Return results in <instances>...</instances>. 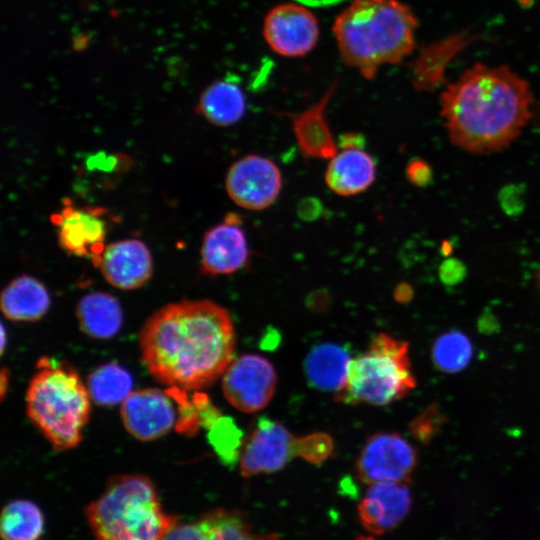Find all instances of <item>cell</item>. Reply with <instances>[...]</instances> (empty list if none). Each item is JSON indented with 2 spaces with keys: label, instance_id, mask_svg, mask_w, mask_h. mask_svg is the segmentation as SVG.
Instances as JSON below:
<instances>
[{
  "label": "cell",
  "instance_id": "obj_3",
  "mask_svg": "<svg viewBox=\"0 0 540 540\" xmlns=\"http://www.w3.org/2000/svg\"><path fill=\"white\" fill-rule=\"evenodd\" d=\"M417 25L411 8L399 0H354L336 17L333 33L345 64L372 79L381 66L412 53Z\"/></svg>",
  "mask_w": 540,
  "mask_h": 540
},
{
  "label": "cell",
  "instance_id": "obj_11",
  "mask_svg": "<svg viewBox=\"0 0 540 540\" xmlns=\"http://www.w3.org/2000/svg\"><path fill=\"white\" fill-rule=\"evenodd\" d=\"M319 24L307 8L283 3L273 7L265 16L263 35L269 47L284 57L308 54L319 39Z\"/></svg>",
  "mask_w": 540,
  "mask_h": 540
},
{
  "label": "cell",
  "instance_id": "obj_39",
  "mask_svg": "<svg viewBox=\"0 0 540 540\" xmlns=\"http://www.w3.org/2000/svg\"><path fill=\"white\" fill-rule=\"evenodd\" d=\"M5 327L2 325V348H1V352L3 353L4 352V348H5V339H6V335H5Z\"/></svg>",
  "mask_w": 540,
  "mask_h": 540
},
{
  "label": "cell",
  "instance_id": "obj_16",
  "mask_svg": "<svg viewBox=\"0 0 540 540\" xmlns=\"http://www.w3.org/2000/svg\"><path fill=\"white\" fill-rule=\"evenodd\" d=\"M101 208L65 207L52 220L58 227V241L63 250L79 257L99 258L104 250L107 224Z\"/></svg>",
  "mask_w": 540,
  "mask_h": 540
},
{
  "label": "cell",
  "instance_id": "obj_27",
  "mask_svg": "<svg viewBox=\"0 0 540 540\" xmlns=\"http://www.w3.org/2000/svg\"><path fill=\"white\" fill-rule=\"evenodd\" d=\"M208 441L225 465L235 464L243 448V434L232 418L221 416L208 429Z\"/></svg>",
  "mask_w": 540,
  "mask_h": 540
},
{
  "label": "cell",
  "instance_id": "obj_35",
  "mask_svg": "<svg viewBox=\"0 0 540 540\" xmlns=\"http://www.w3.org/2000/svg\"><path fill=\"white\" fill-rule=\"evenodd\" d=\"M338 145L342 150L364 149L365 138L360 133L348 132L339 136Z\"/></svg>",
  "mask_w": 540,
  "mask_h": 540
},
{
  "label": "cell",
  "instance_id": "obj_7",
  "mask_svg": "<svg viewBox=\"0 0 540 540\" xmlns=\"http://www.w3.org/2000/svg\"><path fill=\"white\" fill-rule=\"evenodd\" d=\"M230 199L238 206L252 211L270 207L280 195L282 174L269 158L249 154L236 160L225 178Z\"/></svg>",
  "mask_w": 540,
  "mask_h": 540
},
{
  "label": "cell",
  "instance_id": "obj_8",
  "mask_svg": "<svg viewBox=\"0 0 540 540\" xmlns=\"http://www.w3.org/2000/svg\"><path fill=\"white\" fill-rule=\"evenodd\" d=\"M417 465V452L397 433L382 432L370 436L357 459L359 479L367 484L381 481L408 483Z\"/></svg>",
  "mask_w": 540,
  "mask_h": 540
},
{
  "label": "cell",
  "instance_id": "obj_38",
  "mask_svg": "<svg viewBox=\"0 0 540 540\" xmlns=\"http://www.w3.org/2000/svg\"><path fill=\"white\" fill-rule=\"evenodd\" d=\"M355 540H379L375 537V535H367V536H363V535H360L358 536Z\"/></svg>",
  "mask_w": 540,
  "mask_h": 540
},
{
  "label": "cell",
  "instance_id": "obj_25",
  "mask_svg": "<svg viewBox=\"0 0 540 540\" xmlns=\"http://www.w3.org/2000/svg\"><path fill=\"white\" fill-rule=\"evenodd\" d=\"M130 373L116 363H106L94 369L87 377L91 398L99 405H114L132 392Z\"/></svg>",
  "mask_w": 540,
  "mask_h": 540
},
{
  "label": "cell",
  "instance_id": "obj_34",
  "mask_svg": "<svg viewBox=\"0 0 540 540\" xmlns=\"http://www.w3.org/2000/svg\"><path fill=\"white\" fill-rule=\"evenodd\" d=\"M440 275L443 281L455 283L464 275V266L458 260L448 259L442 263Z\"/></svg>",
  "mask_w": 540,
  "mask_h": 540
},
{
  "label": "cell",
  "instance_id": "obj_15",
  "mask_svg": "<svg viewBox=\"0 0 540 540\" xmlns=\"http://www.w3.org/2000/svg\"><path fill=\"white\" fill-rule=\"evenodd\" d=\"M95 263L106 281L122 290L143 286L153 272L151 253L146 244L138 239L107 244Z\"/></svg>",
  "mask_w": 540,
  "mask_h": 540
},
{
  "label": "cell",
  "instance_id": "obj_24",
  "mask_svg": "<svg viewBox=\"0 0 540 540\" xmlns=\"http://www.w3.org/2000/svg\"><path fill=\"white\" fill-rule=\"evenodd\" d=\"M43 529V513L32 501L14 500L4 506L0 520L3 540H37Z\"/></svg>",
  "mask_w": 540,
  "mask_h": 540
},
{
  "label": "cell",
  "instance_id": "obj_13",
  "mask_svg": "<svg viewBox=\"0 0 540 540\" xmlns=\"http://www.w3.org/2000/svg\"><path fill=\"white\" fill-rule=\"evenodd\" d=\"M172 397L157 388L132 391L121 402L120 414L126 430L136 439L151 441L170 431L175 422Z\"/></svg>",
  "mask_w": 540,
  "mask_h": 540
},
{
  "label": "cell",
  "instance_id": "obj_6",
  "mask_svg": "<svg viewBox=\"0 0 540 540\" xmlns=\"http://www.w3.org/2000/svg\"><path fill=\"white\" fill-rule=\"evenodd\" d=\"M415 387L409 344L379 333L366 352L350 360L345 384L335 398L346 404L383 406L402 399Z\"/></svg>",
  "mask_w": 540,
  "mask_h": 540
},
{
  "label": "cell",
  "instance_id": "obj_19",
  "mask_svg": "<svg viewBox=\"0 0 540 540\" xmlns=\"http://www.w3.org/2000/svg\"><path fill=\"white\" fill-rule=\"evenodd\" d=\"M376 170L374 158L364 149L341 150L330 159L325 182L337 195L354 196L373 184Z\"/></svg>",
  "mask_w": 540,
  "mask_h": 540
},
{
  "label": "cell",
  "instance_id": "obj_30",
  "mask_svg": "<svg viewBox=\"0 0 540 540\" xmlns=\"http://www.w3.org/2000/svg\"><path fill=\"white\" fill-rule=\"evenodd\" d=\"M440 414L436 408H428L410 424L413 435L421 442L428 441L438 430Z\"/></svg>",
  "mask_w": 540,
  "mask_h": 540
},
{
  "label": "cell",
  "instance_id": "obj_9",
  "mask_svg": "<svg viewBox=\"0 0 540 540\" xmlns=\"http://www.w3.org/2000/svg\"><path fill=\"white\" fill-rule=\"evenodd\" d=\"M276 373L264 357L244 354L233 359L222 375V390L236 409L252 413L264 408L273 397Z\"/></svg>",
  "mask_w": 540,
  "mask_h": 540
},
{
  "label": "cell",
  "instance_id": "obj_5",
  "mask_svg": "<svg viewBox=\"0 0 540 540\" xmlns=\"http://www.w3.org/2000/svg\"><path fill=\"white\" fill-rule=\"evenodd\" d=\"M91 395L78 374L64 362H38L26 392V411L57 451L76 447L91 413Z\"/></svg>",
  "mask_w": 540,
  "mask_h": 540
},
{
  "label": "cell",
  "instance_id": "obj_40",
  "mask_svg": "<svg viewBox=\"0 0 540 540\" xmlns=\"http://www.w3.org/2000/svg\"><path fill=\"white\" fill-rule=\"evenodd\" d=\"M538 278H539V283H540V271H539V275H538Z\"/></svg>",
  "mask_w": 540,
  "mask_h": 540
},
{
  "label": "cell",
  "instance_id": "obj_12",
  "mask_svg": "<svg viewBox=\"0 0 540 540\" xmlns=\"http://www.w3.org/2000/svg\"><path fill=\"white\" fill-rule=\"evenodd\" d=\"M201 271L209 276L230 275L246 267L251 251L239 215L229 213L204 235Z\"/></svg>",
  "mask_w": 540,
  "mask_h": 540
},
{
  "label": "cell",
  "instance_id": "obj_32",
  "mask_svg": "<svg viewBox=\"0 0 540 540\" xmlns=\"http://www.w3.org/2000/svg\"><path fill=\"white\" fill-rule=\"evenodd\" d=\"M193 401L198 410L201 427L208 429L219 417V410L214 407L208 396L203 393H195L193 396Z\"/></svg>",
  "mask_w": 540,
  "mask_h": 540
},
{
  "label": "cell",
  "instance_id": "obj_31",
  "mask_svg": "<svg viewBox=\"0 0 540 540\" xmlns=\"http://www.w3.org/2000/svg\"><path fill=\"white\" fill-rule=\"evenodd\" d=\"M405 173L408 181L415 186H426L432 180V169L422 159L410 160L406 166Z\"/></svg>",
  "mask_w": 540,
  "mask_h": 540
},
{
  "label": "cell",
  "instance_id": "obj_14",
  "mask_svg": "<svg viewBox=\"0 0 540 540\" xmlns=\"http://www.w3.org/2000/svg\"><path fill=\"white\" fill-rule=\"evenodd\" d=\"M412 494L408 483L381 481L369 485L358 504L361 525L372 535L396 528L409 514Z\"/></svg>",
  "mask_w": 540,
  "mask_h": 540
},
{
  "label": "cell",
  "instance_id": "obj_2",
  "mask_svg": "<svg viewBox=\"0 0 540 540\" xmlns=\"http://www.w3.org/2000/svg\"><path fill=\"white\" fill-rule=\"evenodd\" d=\"M529 83L509 67L477 63L440 96V115L450 141L470 153L508 147L532 116Z\"/></svg>",
  "mask_w": 540,
  "mask_h": 540
},
{
  "label": "cell",
  "instance_id": "obj_21",
  "mask_svg": "<svg viewBox=\"0 0 540 540\" xmlns=\"http://www.w3.org/2000/svg\"><path fill=\"white\" fill-rule=\"evenodd\" d=\"M195 110L211 124L228 127L245 115V95L236 82L218 80L201 93Z\"/></svg>",
  "mask_w": 540,
  "mask_h": 540
},
{
  "label": "cell",
  "instance_id": "obj_29",
  "mask_svg": "<svg viewBox=\"0 0 540 540\" xmlns=\"http://www.w3.org/2000/svg\"><path fill=\"white\" fill-rule=\"evenodd\" d=\"M332 451V441L324 433H314L301 438L300 456L313 464L322 463Z\"/></svg>",
  "mask_w": 540,
  "mask_h": 540
},
{
  "label": "cell",
  "instance_id": "obj_4",
  "mask_svg": "<svg viewBox=\"0 0 540 540\" xmlns=\"http://www.w3.org/2000/svg\"><path fill=\"white\" fill-rule=\"evenodd\" d=\"M85 513L95 540H163L179 522L163 510L152 481L140 474L112 478Z\"/></svg>",
  "mask_w": 540,
  "mask_h": 540
},
{
  "label": "cell",
  "instance_id": "obj_22",
  "mask_svg": "<svg viewBox=\"0 0 540 540\" xmlns=\"http://www.w3.org/2000/svg\"><path fill=\"white\" fill-rule=\"evenodd\" d=\"M80 329L96 339H108L118 333L123 313L118 300L105 292H92L83 296L76 308Z\"/></svg>",
  "mask_w": 540,
  "mask_h": 540
},
{
  "label": "cell",
  "instance_id": "obj_20",
  "mask_svg": "<svg viewBox=\"0 0 540 540\" xmlns=\"http://www.w3.org/2000/svg\"><path fill=\"white\" fill-rule=\"evenodd\" d=\"M0 304L4 316L11 321H36L47 313L50 295L42 282L24 274L3 289Z\"/></svg>",
  "mask_w": 540,
  "mask_h": 540
},
{
  "label": "cell",
  "instance_id": "obj_10",
  "mask_svg": "<svg viewBox=\"0 0 540 540\" xmlns=\"http://www.w3.org/2000/svg\"><path fill=\"white\" fill-rule=\"evenodd\" d=\"M301 438L282 424L267 417L257 419L244 442L240 471L244 477L272 473L282 469L293 457L300 456Z\"/></svg>",
  "mask_w": 540,
  "mask_h": 540
},
{
  "label": "cell",
  "instance_id": "obj_28",
  "mask_svg": "<svg viewBox=\"0 0 540 540\" xmlns=\"http://www.w3.org/2000/svg\"><path fill=\"white\" fill-rule=\"evenodd\" d=\"M186 390L177 387H170L167 393L176 400L178 404V418L176 422V429L180 433L194 434L201 427L200 418L196 405L190 400L186 393Z\"/></svg>",
  "mask_w": 540,
  "mask_h": 540
},
{
  "label": "cell",
  "instance_id": "obj_26",
  "mask_svg": "<svg viewBox=\"0 0 540 540\" xmlns=\"http://www.w3.org/2000/svg\"><path fill=\"white\" fill-rule=\"evenodd\" d=\"M434 365L445 373H457L471 361L473 346L470 339L460 331L440 335L432 346Z\"/></svg>",
  "mask_w": 540,
  "mask_h": 540
},
{
  "label": "cell",
  "instance_id": "obj_33",
  "mask_svg": "<svg viewBox=\"0 0 540 540\" xmlns=\"http://www.w3.org/2000/svg\"><path fill=\"white\" fill-rule=\"evenodd\" d=\"M321 212L322 204L316 198H305L297 206V214L302 220H315L321 215Z\"/></svg>",
  "mask_w": 540,
  "mask_h": 540
},
{
  "label": "cell",
  "instance_id": "obj_1",
  "mask_svg": "<svg viewBox=\"0 0 540 540\" xmlns=\"http://www.w3.org/2000/svg\"><path fill=\"white\" fill-rule=\"evenodd\" d=\"M139 344L158 382L183 390L210 386L233 360L235 332L228 311L211 300H182L153 313Z\"/></svg>",
  "mask_w": 540,
  "mask_h": 540
},
{
  "label": "cell",
  "instance_id": "obj_17",
  "mask_svg": "<svg viewBox=\"0 0 540 540\" xmlns=\"http://www.w3.org/2000/svg\"><path fill=\"white\" fill-rule=\"evenodd\" d=\"M163 540H279L274 534H260L237 512L214 509L198 519L178 522Z\"/></svg>",
  "mask_w": 540,
  "mask_h": 540
},
{
  "label": "cell",
  "instance_id": "obj_23",
  "mask_svg": "<svg viewBox=\"0 0 540 540\" xmlns=\"http://www.w3.org/2000/svg\"><path fill=\"white\" fill-rule=\"evenodd\" d=\"M351 358L338 344L323 343L308 353L304 370L312 386L322 391H339L345 384Z\"/></svg>",
  "mask_w": 540,
  "mask_h": 540
},
{
  "label": "cell",
  "instance_id": "obj_18",
  "mask_svg": "<svg viewBox=\"0 0 540 540\" xmlns=\"http://www.w3.org/2000/svg\"><path fill=\"white\" fill-rule=\"evenodd\" d=\"M334 81L313 105L299 113H286L290 117L292 130L301 153L306 158L330 160L337 154L326 109L337 89Z\"/></svg>",
  "mask_w": 540,
  "mask_h": 540
},
{
  "label": "cell",
  "instance_id": "obj_37",
  "mask_svg": "<svg viewBox=\"0 0 540 540\" xmlns=\"http://www.w3.org/2000/svg\"><path fill=\"white\" fill-rule=\"evenodd\" d=\"M0 383H1V387H0L1 399H3L4 394L6 392V387H7V384H8V371L5 368L2 369Z\"/></svg>",
  "mask_w": 540,
  "mask_h": 540
},
{
  "label": "cell",
  "instance_id": "obj_36",
  "mask_svg": "<svg viewBox=\"0 0 540 540\" xmlns=\"http://www.w3.org/2000/svg\"><path fill=\"white\" fill-rule=\"evenodd\" d=\"M412 295V289L407 284H400L394 292V296L398 301H406Z\"/></svg>",
  "mask_w": 540,
  "mask_h": 540
}]
</instances>
